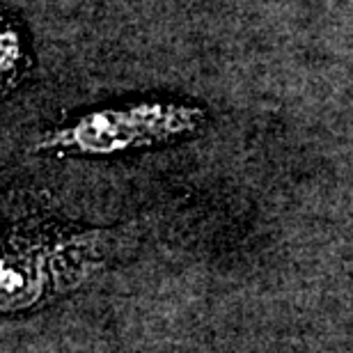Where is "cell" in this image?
Returning a JSON list of instances; mask_svg holds the SVG:
<instances>
[{
	"label": "cell",
	"instance_id": "obj_1",
	"mask_svg": "<svg viewBox=\"0 0 353 353\" xmlns=\"http://www.w3.org/2000/svg\"><path fill=\"white\" fill-rule=\"evenodd\" d=\"M110 234L28 216L0 239V314L48 305L105 266Z\"/></svg>",
	"mask_w": 353,
	"mask_h": 353
},
{
	"label": "cell",
	"instance_id": "obj_2",
	"mask_svg": "<svg viewBox=\"0 0 353 353\" xmlns=\"http://www.w3.org/2000/svg\"><path fill=\"white\" fill-rule=\"evenodd\" d=\"M204 122L207 112L195 103L138 101L88 112L72 124L58 126L41 136L37 150L81 157L147 150L193 136Z\"/></svg>",
	"mask_w": 353,
	"mask_h": 353
},
{
	"label": "cell",
	"instance_id": "obj_3",
	"mask_svg": "<svg viewBox=\"0 0 353 353\" xmlns=\"http://www.w3.org/2000/svg\"><path fill=\"white\" fill-rule=\"evenodd\" d=\"M30 67L26 37L19 21L0 12V97L19 85Z\"/></svg>",
	"mask_w": 353,
	"mask_h": 353
}]
</instances>
